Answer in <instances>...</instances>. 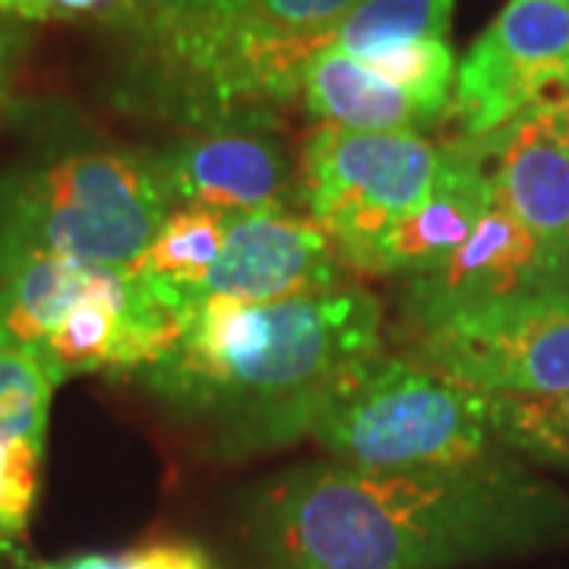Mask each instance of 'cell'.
Segmentation results:
<instances>
[{"label": "cell", "mask_w": 569, "mask_h": 569, "mask_svg": "<svg viewBox=\"0 0 569 569\" xmlns=\"http://www.w3.org/2000/svg\"><path fill=\"white\" fill-rule=\"evenodd\" d=\"M310 437L339 462L377 471L462 466L497 443L490 392L389 355L358 370Z\"/></svg>", "instance_id": "277c9868"}, {"label": "cell", "mask_w": 569, "mask_h": 569, "mask_svg": "<svg viewBox=\"0 0 569 569\" xmlns=\"http://www.w3.org/2000/svg\"><path fill=\"white\" fill-rule=\"evenodd\" d=\"M497 203L488 137H459L440 146L437 174L421 203L389 231L383 276H425L466 244L478 222Z\"/></svg>", "instance_id": "7c38bea8"}, {"label": "cell", "mask_w": 569, "mask_h": 569, "mask_svg": "<svg viewBox=\"0 0 569 569\" xmlns=\"http://www.w3.org/2000/svg\"><path fill=\"white\" fill-rule=\"evenodd\" d=\"M44 447L32 440H0V538H20L39 497Z\"/></svg>", "instance_id": "ffe728a7"}, {"label": "cell", "mask_w": 569, "mask_h": 569, "mask_svg": "<svg viewBox=\"0 0 569 569\" xmlns=\"http://www.w3.org/2000/svg\"><path fill=\"white\" fill-rule=\"evenodd\" d=\"M437 164L440 146L421 133L320 123L301 149V203L346 263L383 276L389 231L421 203Z\"/></svg>", "instance_id": "5b68a950"}, {"label": "cell", "mask_w": 569, "mask_h": 569, "mask_svg": "<svg viewBox=\"0 0 569 569\" xmlns=\"http://www.w3.org/2000/svg\"><path fill=\"white\" fill-rule=\"evenodd\" d=\"M456 0H358L332 44L355 61H370L415 41L447 39Z\"/></svg>", "instance_id": "2e32d148"}, {"label": "cell", "mask_w": 569, "mask_h": 569, "mask_svg": "<svg viewBox=\"0 0 569 569\" xmlns=\"http://www.w3.org/2000/svg\"><path fill=\"white\" fill-rule=\"evenodd\" d=\"M26 44H29L26 20L0 13V99H7L10 89H13L22 54H26Z\"/></svg>", "instance_id": "7402d4cb"}, {"label": "cell", "mask_w": 569, "mask_h": 569, "mask_svg": "<svg viewBox=\"0 0 569 569\" xmlns=\"http://www.w3.org/2000/svg\"><path fill=\"white\" fill-rule=\"evenodd\" d=\"M140 0H48V20H82V17H118Z\"/></svg>", "instance_id": "603a6c76"}, {"label": "cell", "mask_w": 569, "mask_h": 569, "mask_svg": "<svg viewBox=\"0 0 569 569\" xmlns=\"http://www.w3.org/2000/svg\"><path fill=\"white\" fill-rule=\"evenodd\" d=\"M569 96V0H509L456 67L447 118L488 137Z\"/></svg>", "instance_id": "52a82bcc"}, {"label": "cell", "mask_w": 569, "mask_h": 569, "mask_svg": "<svg viewBox=\"0 0 569 569\" xmlns=\"http://www.w3.org/2000/svg\"><path fill=\"white\" fill-rule=\"evenodd\" d=\"M411 361L490 396L569 389V288H538L411 329Z\"/></svg>", "instance_id": "8992f818"}, {"label": "cell", "mask_w": 569, "mask_h": 569, "mask_svg": "<svg viewBox=\"0 0 569 569\" xmlns=\"http://www.w3.org/2000/svg\"><path fill=\"white\" fill-rule=\"evenodd\" d=\"M538 288H548L538 241L512 209L497 200L447 263L408 279V326L421 329Z\"/></svg>", "instance_id": "8fae6325"}, {"label": "cell", "mask_w": 569, "mask_h": 569, "mask_svg": "<svg viewBox=\"0 0 569 569\" xmlns=\"http://www.w3.org/2000/svg\"><path fill=\"white\" fill-rule=\"evenodd\" d=\"M493 437L541 466L569 468V389L550 396H490Z\"/></svg>", "instance_id": "e0dca14e"}, {"label": "cell", "mask_w": 569, "mask_h": 569, "mask_svg": "<svg viewBox=\"0 0 569 569\" xmlns=\"http://www.w3.org/2000/svg\"><path fill=\"white\" fill-rule=\"evenodd\" d=\"M279 121H238L190 130L149 152L168 203L244 219L301 203V159L276 130Z\"/></svg>", "instance_id": "ba28073f"}, {"label": "cell", "mask_w": 569, "mask_h": 569, "mask_svg": "<svg viewBox=\"0 0 569 569\" xmlns=\"http://www.w3.org/2000/svg\"><path fill=\"white\" fill-rule=\"evenodd\" d=\"M228 224L231 219L209 209H171L156 241L146 247V253L130 269L142 282L152 284L168 305L181 307L190 317L197 291L203 288L209 269L222 253Z\"/></svg>", "instance_id": "9a60e30c"}, {"label": "cell", "mask_w": 569, "mask_h": 569, "mask_svg": "<svg viewBox=\"0 0 569 569\" xmlns=\"http://www.w3.org/2000/svg\"><path fill=\"white\" fill-rule=\"evenodd\" d=\"M102 266L80 260H32L0 279V348H29L61 326V320L80 305L96 284Z\"/></svg>", "instance_id": "5bb4252c"}, {"label": "cell", "mask_w": 569, "mask_h": 569, "mask_svg": "<svg viewBox=\"0 0 569 569\" xmlns=\"http://www.w3.org/2000/svg\"><path fill=\"white\" fill-rule=\"evenodd\" d=\"M20 548H17V538H0V567L10 560V557H17Z\"/></svg>", "instance_id": "d4e9b609"}, {"label": "cell", "mask_w": 569, "mask_h": 569, "mask_svg": "<svg viewBox=\"0 0 569 569\" xmlns=\"http://www.w3.org/2000/svg\"><path fill=\"white\" fill-rule=\"evenodd\" d=\"M563 288H569V272H567V282H563Z\"/></svg>", "instance_id": "484cf974"}, {"label": "cell", "mask_w": 569, "mask_h": 569, "mask_svg": "<svg viewBox=\"0 0 569 569\" xmlns=\"http://www.w3.org/2000/svg\"><path fill=\"white\" fill-rule=\"evenodd\" d=\"M0 13L20 17L26 22L48 20V0H0Z\"/></svg>", "instance_id": "cb8c5ba5"}, {"label": "cell", "mask_w": 569, "mask_h": 569, "mask_svg": "<svg viewBox=\"0 0 569 569\" xmlns=\"http://www.w3.org/2000/svg\"><path fill=\"white\" fill-rule=\"evenodd\" d=\"M171 203L149 152L67 149L0 171V279L32 260L130 269Z\"/></svg>", "instance_id": "3957f363"}, {"label": "cell", "mask_w": 569, "mask_h": 569, "mask_svg": "<svg viewBox=\"0 0 569 569\" xmlns=\"http://www.w3.org/2000/svg\"><path fill=\"white\" fill-rule=\"evenodd\" d=\"M383 307L361 284L244 305L200 298L146 389L222 459L310 437L358 370L383 355Z\"/></svg>", "instance_id": "7a4b0ae2"}, {"label": "cell", "mask_w": 569, "mask_h": 569, "mask_svg": "<svg viewBox=\"0 0 569 569\" xmlns=\"http://www.w3.org/2000/svg\"><path fill=\"white\" fill-rule=\"evenodd\" d=\"M32 569H212V560L197 545L162 541L123 553H80L61 563H41Z\"/></svg>", "instance_id": "44dd1931"}, {"label": "cell", "mask_w": 569, "mask_h": 569, "mask_svg": "<svg viewBox=\"0 0 569 569\" xmlns=\"http://www.w3.org/2000/svg\"><path fill=\"white\" fill-rule=\"evenodd\" d=\"M257 569H456L569 541V497L490 452L462 466L284 468L244 503Z\"/></svg>", "instance_id": "6da1fadb"}, {"label": "cell", "mask_w": 569, "mask_h": 569, "mask_svg": "<svg viewBox=\"0 0 569 569\" xmlns=\"http://www.w3.org/2000/svg\"><path fill=\"white\" fill-rule=\"evenodd\" d=\"M361 63L370 67L377 77L399 86L406 96H411L415 104L433 123L447 118L449 102H452V86H456V67H459L447 39L415 41V44L377 54V58Z\"/></svg>", "instance_id": "d6986e66"}, {"label": "cell", "mask_w": 569, "mask_h": 569, "mask_svg": "<svg viewBox=\"0 0 569 569\" xmlns=\"http://www.w3.org/2000/svg\"><path fill=\"white\" fill-rule=\"evenodd\" d=\"M339 284H346L342 257L323 231L288 209H266L228 224L222 253L197 291V301L228 298L272 305Z\"/></svg>", "instance_id": "30bf717a"}, {"label": "cell", "mask_w": 569, "mask_h": 569, "mask_svg": "<svg viewBox=\"0 0 569 569\" xmlns=\"http://www.w3.org/2000/svg\"><path fill=\"white\" fill-rule=\"evenodd\" d=\"M497 200L538 241L548 288L569 272V96L538 104L488 133Z\"/></svg>", "instance_id": "9c48e42d"}, {"label": "cell", "mask_w": 569, "mask_h": 569, "mask_svg": "<svg viewBox=\"0 0 569 569\" xmlns=\"http://www.w3.org/2000/svg\"><path fill=\"white\" fill-rule=\"evenodd\" d=\"M301 96L307 111L332 127L373 130V133H392V130L421 133L425 127H433V121L415 104L411 96L383 77H377L370 67L339 51L336 44L317 51L307 61Z\"/></svg>", "instance_id": "4fadbf2b"}, {"label": "cell", "mask_w": 569, "mask_h": 569, "mask_svg": "<svg viewBox=\"0 0 569 569\" xmlns=\"http://www.w3.org/2000/svg\"><path fill=\"white\" fill-rule=\"evenodd\" d=\"M63 377L29 348H0V440H32L44 447L54 389Z\"/></svg>", "instance_id": "ac0fdd59"}]
</instances>
